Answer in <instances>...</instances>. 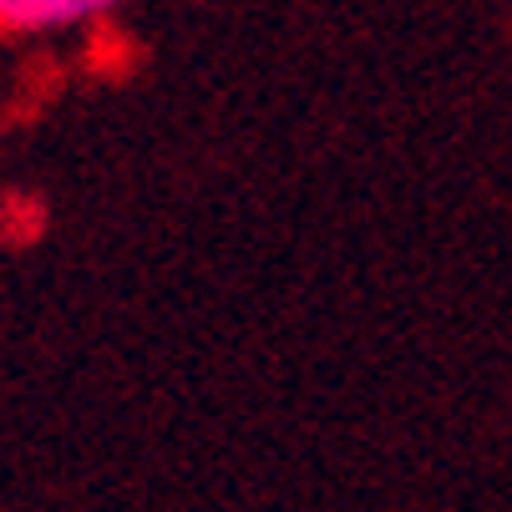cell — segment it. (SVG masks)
Listing matches in <instances>:
<instances>
[{
    "label": "cell",
    "instance_id": "obj_1",
    "mask_svg": "<svg viewBox=\"0 0 512 512\" xmlns=\"http://www.w3.org/2000/svg\"><path fill=\"white\" fill-rule=\"evenodd\" d=\"M122 0H0V36H31V31H61L77 21L112 16Z\"/></svg>",
    "mask_w": 512,
    "mask_h": 512
},
{
    "label": "cell",
    "instance_id": "obj_2",
    "mask_svg": "<svg viewBox=\"0 0 512 512\" xmlns=\"http://www.w3.org/2000/svg\"><path fill=\"white\" fill-rule=\"evenodd\" d=\"M46 229V208L31 193H6L0 198V239L6 244H31Z\"/></svg>",
    "mask_w": 512,
    "mask_h": 512
}]
</instances>
